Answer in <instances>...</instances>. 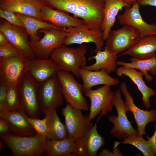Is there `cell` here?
I'll return each mask as SVG.
<instances>
[{
	"instance_id": "obj_30",
	"label": "cell",
	"mask_w": 156,
	"mask_h": 156,
	"mask_svg": "<svg viewBox=\"0 0 156 156\" xmlns=\"http://www.w3.org/2000/svg\"><path fill=\"white\" fill-rule=\"evenodd\" d=\"M130 62H126L119 60L117 64L125 67L137 69L142 72L146 80L148 82L153 81L152 76L147 73L150 72L153 75L156 74V56L147 59H139L131 57L129 59Z\"/></svg>"
},
{
	"instance_id": "obj_41",
	"label": "cell",
	"mask_w": 156,
	"mask_h": 156,
	"mask_svg": "<svg viewBox=\"0 0 156 156\" xmlns=\"http://www.w3.org/2000/svg\"><path fill=\"white\" fill-rule=\"evenodd\" d=\"M9 42L6 36L0 31V46L4 45Z\"/></svg>"
},
{
	"instance_id": "obj_16",
	"label": "cell",
	"mask_w": 156,
	"mask_h": 156,
	"mask_svg": "<svg viewBox=\"0 0 156 156\" xmlns=\"http://www.w3.org/2000/svg\"><path fill=\"white\" fill-rule=\"evenodd\" d=\"M120 89L125 97V104L127 112H131L134 116L137 126L138 135H146L145 130L147 125L149 123L156 121V110H144L138 107L135 104L133 98L128 90L125 82L121 83Z\"/></svg>"
},
{
	"instance_id": "obj_28",
	"label": "cell",
	"mask_w": 156,
	"mask_h": 156,
	"mask_svg": "<svg viewBox=\"0 0 156 156\" xmlns=\"http://www.w3.org/2000/svg\"><path fill=\"white\" fill-rule=\"evenodd\" d=\"M76 139L68 137L61 140H47L44 153L47 156H75Z\"/></svg>"
},
{
	"instance_id": "obj_19",
	"label": "cell",
	"mask_w": 156,
	"mask_h": 156,
	"mask_svg": "<svg viewBox=\"0 0 156 156\" xmlns=\"http://www.w3.org/2000/svg\"><path fill=\"white\" fill-rule=\"evenodd\" d=\"M27 117L24 112L20 109L0 112V117L6 120L9 124L10 134L17 136H28L36 134Z\"/></svg>"
},
{
	"instance_id": "obj_2",
	"label": "cell",
	"mask_w": 156,
	"mask_h": 156,
	"mask_svg": "<svg viewBox=\"0 0 156 156\" xmlns=\"http://www.w3.org/2000/svg\"><path fill=\"white\" fill-rule=\"evenodd\" d=\"M0 136L13 156H39L44 153L47 140L45 135L36 133L21 136L8 134Z\"/></svg>"
},
{
	"instance_id": "obj_35",
	"label": "cell",
	"mask_w": 156,
	"mask_h": 156,
	"mask_svg": "<svg viewBox=\"0 0 156 156\" xmlns=\"http://www.w3.org/2000/svg\"><path fill=\"white\" fill-rule=\"evenodd\" d=\"M20 55L16 48L10 42L0 46V60Z\"/></svg>"
},
{
	"instance_id": "obj_39",
	"label": "cell",
	"mask_w": 156,
	"mask_h": 156,
	"mask_svg": "<svg viewBox=\"0 0 156 156\" xmlns=\"http://www.w3.org/2000/svg\"><path fill=\"white\" fill-rule=\"evenodd\" d=\"M155 127V131L153 135L151 137L148 135L146 137L148 139V143L152 148L155 156H156V123Z\"/></svg>"
},
{
	"instance_id": "obj_3",
	"label": "cell",
	"mask_w": 156,
	"mask_h": 156,
	"mask_svg": "<svg viewBox=\"0 0 156 156\" xmlns=\"http://www.w3.org/2000/svg\"><path fill=\"white\" fill-rule=\"evenodd\" d=\"M87 52V49L84 45L75 48L62 45L54 49L49 57L58 65L61 70L71 73L80 77V68L86 66L85 55Z\"/></svg>"
},
{
	"instance_id": "obj_21",
	"label": "cell",
	"mask_w": 156,
	"mask_h": 156,
	"mask_svg": "<svg viewBox=\"0 0 156 156\" xmlns=\"http://www.w3.org/2000/svg\"><path fill=\"white\" fill-rule=\"evenodd\" d=\"M0 9L34 17L41 20L40 13L44 5L42 0H1Z\"/></svg>"
},
{
	"instance_id": "obj_7",
	"label": "cell",
	"mask_w": 156,
	"mask_h": 156,
	"mask_svg": "<svg viewBox=\"0 0 156 156\" xmlns=\"http://www.w3.org/2000/svg\"><path fill=\"white\" fill-rule=\"evenodd\" d=\"M57 75L60 83L64 99L73 107L88 111L89 106L82 94L83 86L70 73L59 71Z\"/></svg>"
},
{
	"instance_id": "obj_43",
	"label": "cell",
	"mask_w": 156,
	"mask_h": 156,
	"mask_svg": "<svg viewBox=\"0 0 156 156\" xmlns=\"http://www.w3.org/2000/svg\"></svg>"
},
{
	"instance_id": "obj_20",
	"label": "cell",
	"mask_w": 156,
	"mask_h": 156,
	"mask_svg": "<svg viewBox=\"0 0 156 156\" xmlns=\"http://www.w3.org/2000/svg\"><path fill=\"white\" fill-rule=\"evenodd\" d=\"M41 20L50 23L62 28H68L84 25L83 21L68 13L59 10H55L44 5L40 13Z\"/></svg>"
},
{
	"instance_id": "obj_42",
	"label": "cell",
	"mask_w": 156,
	"mask_h": 156,
	"mask_svg": "<svg viewBox=\"0 0 156 156\" xmlns=\"http://www.w3.org/2000/svg\"><path fill=\"white\" fill-rule=\"evenodd\" d=\"M123 2L129 5V6H131L135 3L137 2L138 0H121Z\"/></svg>"
},
{
	"instance_id": "obj_38",
	"label": "cell",
	"mask_w": 156,
	"mask_h": 156,
	"mask_svg": "<svg viewBox=\"0 0 156 156\" xmlns=\"http://www.w3.org/2000/svg\"><path fill=\"white\" fill-rule=\"evenodd\" d=\"M99 156H122L118 146L114 145V149L113 152L110 151L107 149H103L99 154Z\"/></svg>"
},
{
	"instance_id": "obj_29",
	"label": "cell",
	"mask_w": 156,
	"mask_h": 156,
	"mask_svg": "<svg viewBox=\"0 0 156 156\" xmlns=\"http://www.w3.org/2000/svg\"><path fill=\"white\" fill-rule=\"evenodd\" d=\"M48 129L46 137L47 140H61L68 137V131L57 113L56 109L45 114Z\"/></svg>"
},
{
	"instance_id": "obj_17",
	"label": "cell",
	"mask_w": 156,
	"mask_h": 156,
	"mask_svg": "<svg viewBox=\"0 0 156 156\" xmlns=\"http://www.w3.org/2000/svg\"><path fill=\"white\" fill-rule=\"evenodd\" d=\"M97 120L92 127L84 135L76 139L74 153L75 155L95 156L99 150L104 145V138L97 130Z\"/></svg>"
},
{
	"instance_id": "obj_26",
	"label": "cell",
	"mask_w": 156,
	"mask_h": 156,
	"mask_svg": "<svg viewBox=\"0 0 156 156\" xmlns=\"http://www.w3.org/2000/svg\"><path fill=\"white\" fill-rule=\"evenodd\" d=\"M117 57L116 55L111 53L105 47L103 51H98L95 55L90 58V59L95 60L94 64L82 68L90 70L103 69L109 74L115 71L117 68Z\"/></svg>"
},
{
	"instance_id": "obj_11",
	"label": "cell",
	"mask_w": 156,
	"mask_h": 156,
	"mask_svg": "<svg viewBox=\"0 0 156 156\" xmlns=\"http://www.w3.org/2000/svg\"><path fill=\"white\" fill-rule=\"evenodd\" d=\"M81 110L73 107L67 103L62 110L64 117L68 137L75 139L84 135L93 127L89 114L83 115Z\"/></svg>"
},
{
	"instance_id": "obj_27",
	"label": "cell",
	"mask_w": 156,
	"mask_h": 156,
	"mask_svg": "<svg viewBox=\"0 0 156 156\" xmlns=\"http://www.w3.org/2000/svg\"><path fill=\"white\" fill-rule=\"evenodd\" d=\"M15 13L23 23L24 28L29 35L30 40L37 42L40 39L38 32L41 29L55 28L67 31V28L58 27L50 23L43 21L34 17Z\"/></svg>"
},
{
	"instance_id": "obj_31",
	"label": "cell",
	"mask_w": 156,
	"mask_h": 156,
	"mask_svg": "<svg viewBox=\"0 0 156 156\" xmlns=\"http://www.w3.org/2000/svg\"><path fill=\"white\" fill-rule=\"evenodd\" d=\"M118 146L120 144H128L132 145L138 149L144 156H155L153 150L148 140L144 139L142 136L132 135L124 139L122 142H115Z\"/></svg>"
},
{
	"instance_id": "obj_4",
	"label": "cell",
	"mask_w": 156,
	"mask_h": 156,
	"mask_svg": "<svg viewBox=\"0 0 156 156\" xmlns=\"http://www.w3.org/2000/svg\"><path fill=\"white\" fill-rule=\"evenodd\" d=\"M37 96L40 110L44 115L63 105L64 99L57 75L39 84Z\"/></svg>"
},
{
	"instance_id": "obj_25",
	"label": "cell",
	"mask_w": 156,
	"mask_h": 156,
	"mask_svg": "<svg viewBox=\"0 0 156 156\" xmlns=\"http://www.w3.org/2000/svg\"><path fill=\"white\" fill-rule=\"evenodd\" d=\"M121 0H105L104 17L101 30L106 41L116 22L119 12L124 7H130Z\"/></svg>"
},
{
	"instance_id": "obj_33",
	"label": "cell",
	"mask_w": 156,
	"mask_h": 156,
	"mask_svg": "<svg viewBox=\"0 0 156 156\" xmlns=\"http://www.w3.org/2000/svg\"><path fill=\"white\" fill-rule=\"evenodd\" d=\"M27 118L36 133L46 135L48 131V129L47 119L45 116L42 119L31 118L27 116Z\"/></svg>"
},
{
	"instance_id": "obj_23",
	"label": "cell",
	"mask_w": 156,
	"mask_h": 156,
	"mask_svg": "<svg viewBox=\"0 0 156 156\" xmlns=\"http://www.w3.org/2000/svg\"><path fill=\"white\" fill-rule=\"evenodd\" d=\"M115 72L118 77H122L123 75L128 77L136 85L142 94L141 99L144 106L147 108H149L151 106L150 98L155 95L156 92L146 84L143 79L144 75L143 73L135 68L122 66L117 68Z\"/></svg>"
},
{
	"instance_id": "obj_5",
	"label": "cell",
	"mask_w": 156,
	"mask_h": 156,
	"mask_svg": "<svg viewBox=\"0 0 156 156\" xmlns=\"http://www.w3.org/2000/svg\"><path fill=\"white\" fill-rule=\"evenodd\" d=\"M38 85L26 73L18 85L20 109L31 118H39L42 113L37 99Z\"/></svg>"
},
{
	"instance_id": "obj_18",
	"label": "cell",
	"mask_w": 156,
	"mask_h": 156,
	"mask_svg": "<svg viewBox=\"0 0 156 156\" xmlns=\"http://www.w3.org/2000/svg\"><path fill=\"white\" fill-rule=\"evenodd\" d=\"M60 70L58 65L51 59L35 58L30 60L27 73L40 84L57 75Z\"/></svg>"
},
{
	"instance_id": "obj_13",
	"label": "cell",
	"mask_w": 156,
	"mask_h": 156,
	"mask_svg": "<svg viewBox=\"0 0 156 156\" xmlns=\"http://www.w3.org/2000/svg\"><path fill=\"white\" fill-rule=\"evenodd\" d=\"M0 31L6 36L9 42L16 48L20 55L30 60L35 58L29 44V35L25 28L1 19Z\"/></svg>"
},
{
	"instance_id": "obj_10",
	"label": "cell",
	"mask_w": 156,
	"mask_h": 156,
	"mask_svg": "<svg viewBox=\"0 0 156 156\" xmlns=\"http://www.w3.org/2000/svg\"><path fill=\"white\" fill-rule=\"evenodd\" d=\"M38 32L44 34L38 41L29 40V44L36 58L48 59L55 49L64 43L67 31L55 28L41 29Z\"/></svg>"
},
{
	"instance_id": "obj_34",
	"label": "cell",
	"mask_w": 156,
	"mask_h": 156,
	"mask_svg": "<svg viewBox=\"0 0 156 156\" xmlns=\"http://www.w3.org/2000/svg\"><path fill=\"white\" fill-rule=\"evenodd\" d=\"M0 16L10 23L24 28L23 23L16 14L11 10L0 9Z\"/></svg>"
},
{
	"instance_id": "obj_6",
	"label": "cell",
	"mask_w": 156,
	"mask_h": 156,
	"mask_svg": "<svg viewBox=\"0 0 156 156\" xmlns=\"http://www.w3.org/2000/svg\"><path fill=\"white\" fill-rule=\"evenodd\" d=\"M121 92L120 89L116 90L112 100V103L117 111V116L112 115L108 117L109 121L114 125L110 134L118 139H125L132 135H138L137 131L133 128L127 118L126 114L128 112L125 101L122 99Z\"/></svg>"
},
{
	"instance_id": "obj_36",
	"label": "cell",
	"mask_w": 156,
	"mask_h": 156,
	"mask_svg": "<svg viewBox=\"0 0 156 156\" xmlns=\"http://www.w3.org/2000/svg\"><path fill=\"white\" fill-rule=\"evenodd\" d=\"M8 86L0 83V112L4 111Z\"/></svg>"
},
{
	"instance_id": "obj_32",
	"label": "cell",
	"mask_w": 156,
	"mask_h": 156,
	"mask_svg": "<svg viewBox=\"0 0 156 156\" xmlns=\"http://www.w3.org/2000/svg\"><path fill=\"white\" fill-rule=\"evenodd\" d=\"M7 86L4 111L11 112L20 109L18 86Z\"/></svg>"
},
{
	"instance_id": "obj_37",
	"label": "cell",
	"mask_w": 156,
	"mask_h": 156,
	"mask_svg": "<svg viewBox=\"0 0 156 156\" xmlns=\"http://www.w3.org/2000/svg\"><path fill=\"white\" fill-rule=\"evenodd\" d=\"M10 133L11 129L9 123L5 119L0 117V135Z\"/></svg>"
},
{
	"instance_id": "obj_15",
	"label": "cell",
	"mask_w": 156,
	"mask_h": 156,
	"mask_svg": "<svg viewBox=\"0 0 156 156\" xmlns=\"http://www.w3.org/2000/svg\"><path fill=\"white\" fill-rule=\"evenodd\" d=\"M140 6L137 1L130 7H125L123 13L117 16L119 24L135 28L140 37L156 35V24H149L144 21L140 12Z\"/></svg>"
},
{
	"instance_id": "obj_14",
	"label": "cell",
	"mask_w": 156,
	"mask_h": 156,
	"mask_svg": "<svg viewBox=\"0 0 156 156\" xmlns=\"http://www.w3.org/2000/svg\"><path fill=\"white\" fill-rule=\"evenodd\" d=\"M67 34L63 43L66 46L92 42L95 45L94 52L96 53L101 50L105 44L101 29H89L83 25L67 28Z\"/></svg>"
},
{
	"instance_id": "obj_40",
	"label": "cell",
	"mask_w": 156,
	"mask_h": 156,
	"mask_svg": "<svg viewBox=\"0 0 156 156\" xmlns=\"http://www.w3.org/2000/svg\"><path fill=\"white\" fill-rule=\"evenodd\" d=\"M140 6H150L156 7V0H138L137 1Z\"/></svg>"
},
{
	"instance_id": "obj_1",
	"label": "cell",
	"mask_w": 156,
	"mask_h": 156,
	"mask_svg": "<svg viewBox=\"0 0 156 156\" xmlns=\"http://www.w3.org/2000/svg\"><path fill=\"white\" fill-rule=\"evenodd\" d=\"M44 5L70 13L90 29L101 30L105 0H42Z\"/></svg>"
},
{
	"instance_id": "obj_24",
	"label": "cell",
	"mask_w": 156,
	"mask_h": 156,
	"mask_svg": "<svg viewBox=\"0 0 156 156\" xmlns=\"http://www.w3.org/2000/svg\"><path fill=\"white\" fill-rule=\"evenodd\" d=\"M79 74L83 82V91L91 89L93 86L97 85L115 86L118 85L119 83L118 79L110 76L103 69L90 70L81 68Z\"/></svg>"
},
{
	"instance_id": "obj_9",
	"label": "cell",
	"mask_w": 156,
	"mask_h": 156,
	"mask_svg": "<svg viewBox=\"0 0 156 156\" xmlns=\"http://www.w3.org/2000/svg\"><path fill=\"white\" fill-rule=\"evenodd\" d=\"M83 92L90 101L89 113L90 121L100 113L101 115L98 118L99 119L103 116H107L108 112L112 111L114 92L112 90L110 86L103 85L96 89L87 90Z\"/></svg>"
},
{
	"instance_id": "obj_22",
	"label": "cell",
	"mask_w": 156,
	"mask_h": 156,
	"mask_svg": "<svg viewBox=\"0 0 156 156\" xmlns=\"http://www.w3.org/2000/svg\"><path fill=\"white\" fill-rule=\"evenodd\" d=\"M156 35L140 37L130 48L119 55L131 56L139 59H147L156 56Z\"/></svg>"
},
{
	"instance_id": "obj_12",
	"label": "cell",
	"mask_w": 156,
	"mask_h": 156,
	"mask_svg": "<svg viewBox=\"0 0 156 156\" xmlns=\"http://www.w3.org/2000/svg\"><path fill=\"white\" fill-rule=\"evenodd\" d=\"M140 37L136 29L123 25L119 29L111 31L106 40L105 47L111 53L117 55L130 48Z\"/></svg>"
},
{
	"instance_id": "obj_8",
	"label": "cell",
	"mask_w": 156,
	"mask_h": 156,
	"mask_svg": "<svg viewBox=\"0 0 156 156\" xmlns=\"http://www.w3.org/2000/svg\"><path fill=\"white\" fill-rule=\"evenodd\" d=\"M30 59L19 55L0 60V83L18 86L27 73Z\"/></svg>"
}]
</instances>
